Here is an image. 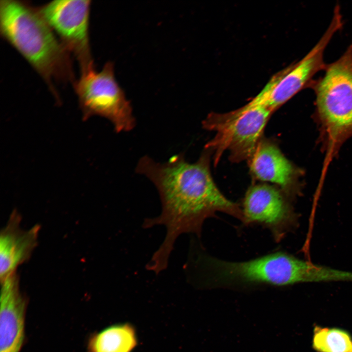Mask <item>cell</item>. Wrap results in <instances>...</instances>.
Masks as SVG:
<instances>
[{"label":"cell","mask_w":352,"mask_h":352,"mask_svg":"<svg viewBox=\"0 0 352 352\" xmlns=\"http://www.w3.org/2000/svg\"><path fill=\"white\" fill-rule=\"evenodd\" d=\"M211 152L205 150L194 163L186 161L183 154L158 163L147 156L139 160L136 172L148 177L156 187L162 211L155 218L145 219L143 227L163 225L166 228L162 244L149 261L152 268L162 271L177 237L183 233L199 236L205 219L222 212L242 221L240 205L228 199L215 183L210 169Z\"/></svg>","instance_id":"6da1fadb"},{"label":"cell","mask_w":352,"mask_h":352,"mask_svg":"<svg viewBox=\"0 0 352 352\" xmlns=\"http://www.w3.org/2000/svg\"><path fill=\"white\" fill-rule=\"evenodd\" d=\"M0 32L41 76L56 99L54 82H75L70 53L38 8L26 1H0Z\"/></svg>","instance_id":"7a4b0ae2"},{"label":"cell","mask_w":352,"mask_h":352,"mask_svg":"<svg viewBox=\"0 0 352 352\" xmlns=\"http://www.w3.org/2000/svg\"><path fill=\"white\" fill-rule=\"evenodd\" d=\"M195 264L200 267L206 282L219 284L285 286L318 282L323 274L319 265L283 252L242 262L225 261L201 255Z\"/></svg>","instance_id":"3957f363"},{"label":"cell","mask_w":352,"mask_h":352,"mask_svg":"<svg viewBox=\"0 0 352 352\" xmlns=\"http://www.w3.org/2000/svg\"><path fill=\"white\" fill-rule=\"evenodd\" d=\"M324 71L309 88L315 95L316 116L332 149L352 136V44Z\"/></svg>","instance_id":"277c9868"},{"label":"cell","mask_w":352,"mask_h":352,"mask_svg":"<svg viewBox=\"0 0 352 352\" xmlns=\"http://www.w3.org/2000/svg\"><path fill=\"white\" fill-rule=\"evenodd\" d=\"M273 111L248 103L238 110L224 113H212L203 122V128L215 132L205 145L216 166L225 151L231 161L240 162L251 157L262 138L264 128Z\"/></svg>","instance_id":"5b68a950"},{"label":"cell","mask_w":352,"mask_h":352,"mask_svg":"<svg viewBox=\"0 0 352 352\" xmlns=\"http://www.w3.org/2000/svg\"><path fill=\"white\" fill-rule=\"evenodd\" d=\"M73 85L83 121L97 115L110 120L117 132L134 128L132 108L116 81L112 62H107L99 71L93 68L81 73Z\"/></svg>","instance_id":"8992f818"},{"label":"cell","mask_w":352,"mask_h":352,"mask_svg":"<svg viewBox=\"0 0 352 352\" xmlns=\"http://www.w3.org/2000/svg\"><path fill=\"white\" fill-rule=\"evenodd\" d=\"M341 8L334 7L331 21L319 41L299 61L273 76L261 92L251 100L273 112L300 91L309 88L315 75L324 70V53L331 38L343 26Z\"/></svg>","instance_id":"52a82bcc"},{"label":"cell","mask_w":352,"mask_h":352,"mask_svg":"<svg viewBox=\"0 0 352 352\" xmlns=\"http://www.w3.org/2000/svg\"><path fill=\"white\" fill-rule=\"evenodd\" d=\"M91 1L56 0L38 10L63 45L79 63L81 73L94 68L89 35Z\"/></svg>","instance_id":"ba28073f"},{"label":"cell","mask_w":352,"mask_h":352,"mask_svg":"<svg viewBox=\"0 0 352 352\" xmlns=\"http://www.w3.org/2000/svg\"><path fill=\"white\" fill-rule=\"evenodd\" d=\"M284 194L279 187L268 184L251 186L243 201L242 222L262 224L269 229L277 242L280 241L297 220Z\"/></svg>","instance_id":"9c48e42d"},{"label":"cell","mask_w":352,"mask_h":352,"mask_svg":"<svg viewBox=\"0 0 352 352\" xmlns=\"http://www.w3.org/2000/svg\"><path fill=\"white\" fill-rule=\"evenodd\" d=\"M0 352H20L24 338L26 298L16 272L0 280Z\"/></svg>","instance_id":"30bf717a"},{"label":"cell","mask_w":352,"mask_h":352,"mask_svg":"<svg viewBox=\"0 0 352 352\" xmlns=\"http://www.w3.org/2000/svg\"><path fill=\"white\" fill-rule=\"evenodd\" d=\"M21 217L13 211L0 234V280L16 272L17 268L27 261L38 243L40 226L23 230Z\"/></svg>","instance_id":"8fae6325"},{"label":"cell","mask_w":352,"mask_h":352,"mask_svg":"<svg viewBox=\"0 0 352 352\" xmlns=\"http://www.w3.org/2000/svg\"><path fill=\"white\" fill-rule=\"evenodd\" d=\"M248 161L255 179L275 184L285 194L292 193L296 170L273 142L262 138Z\"/></svg>","instance_id":"7c38bea8"},{"label":"cell","mask_w":352,"mask_h":352,"mask_svg":"<svg viewBox=\"0 0 352 352\" xmlns=\"http://www.w3.org/2000/svg\"><path fill=\"white\" fill-rule=\"evenodd\" d=\"M138 340L134 327L130 323L112 325L92 334L88 352H132Z\"/></svg>","instance_id":"4fadbf2b"},{"label":"cell","mask_w":352,"mask_h":352,"mask_svg":"<svg viewBox=\"0 0 352 352\" xmlns=\"http://www.w3.org/2000/svg\"><path fill=\"white\" fill-rule=\"evenodd\" d=\"M313 347L318 352H352V339L346 331L338 329L316 326Z\"/></svg>","instance_id":"5bb4252c"}]
</instances>
